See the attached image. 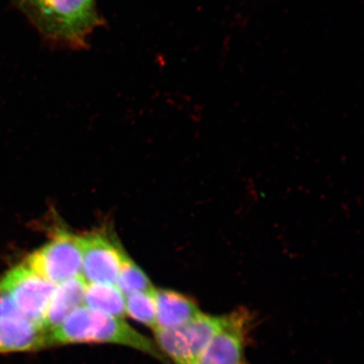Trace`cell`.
<instances>
[{"instance_id":"cell-5","label":"cell","mask_w":364,"mask_h":364,"mask_svg":"<svg viewBox=\"0 0 364 364\" xmlns=\"http://www.w3.org/2000/svg\"><path fill=\"white\" fill-rule=\"evenodd\" d=\"M82 259L80 237L61 232L31 254L25 264L38 276L58 285L81 276Z\"/></svg>"},{"instance_id":"cell-10","label":"cell","mask_w":364,"mask_h":364,"mask_svg":"<svg viewBox=\"0 0 364 364\" xmlns=\"http://www.w3.org/2000/svg\"><path fill=\"white\" fill-rule=\"evenodd\" d=\"M156 330H170L186 324L201 311L193 301L176 291L156 290Z\"/></svg>"},{"instance_id":"cell-4","label":"cell","mask_w":364,"mask_h":364,"mask_svg":"<svg viewBox=\"0 0 364 364\" xmlns=\"http://www.w3.org/2000/svg\"><path fill=\"white\" fill-rule=\"evenodd\" d=\"M56 287L25 263L14 267L0 279V290L10 296L21 315L42 328Z\"/></svg>"},{"instance_id":"cell-8","label":"cell","mask_w":364,"mask_h":364,"mask_svg":"<svg viewBox=\"0 0 364 364\" xmlns=\"http://www.w3.org/2000/svg\"><path fill=\"white\" fill-rule=\"evenodd\" d=\"M48 332L22 316L0 317V353L36 351L48 347Z\"/></svg>"},{"instance_id":"cell-6","label":"cell","mask_w":364,"mask_h":364,"mask_svg":"<svg viewBox=\"0 0 364 364\" xmlns=\"http://www.w3.org/2000/svg\"><path fill=\"white\" fill-rule=\"evenodd\" d=\"M82 272L86 284L115 285L126 255L107 236L90 233L81 236Z\"/></svg>"},{"instance_id":"cell-7","label":"cell","mask_w":364,"mask_h":364,"mask_svg":"<svg viewBox=\"0 0 364 364\" xmlns=\"http://www.w3.org/2000/svg\"><path fill=\"white\" fill-rule=\"evenodd\" d=\"M250 320L247 311L229 314L224 328L213 338L196 364H247L245 348Z\"/></svg>"},{"instance_id":"cell-11","label":"cell","mask_w":364,"mask_h":364,"mask_svg":"<svg viewBox=\"0 0 364 364\" xmlns=\"http://www.w3.org/2000/svg\"><path fill=\"white\" fill-rule=\"evenodd\" d=\"M85 304L114 317L122 318L126 316L125 296L115 285L87 284Z\"/></svg>"},{"instance_id":"cell-13","label":"cell","mask_w":364,"mask_h":364,"mask_svg":"<svg viewBox=\"0 0 364 364\" xmlns=\"http://www.w3.org/2000/svg\"><path fill=\"white\" fill-rule=\"evenodd\" d=\"M156 289L153 292L136 293L126 296V314L134 320L151 327L156 325Z\"/></svg>"},{"instance_id":"cell-9","label":"cell","mask_w":364,"mask_h":364,"mask_svg":"<svg viewBox=\"0 0 364 364\" xmlns=\"http://www.w3.org/2000/svg\"><path fill=\"white\" fill-rule=\"evenodd\" d=\"M86 286L81 276L57 285L43 323L46 331L55 329L71 313L85 306Z\"/></svg>"},{"instance_id":"cell-2","label":"cell","mask_w":364,"mask_h":364,"mask_svg":"<svg viewBox=\"0 0 364 364\" xmlns=\"http://www.w3.org/2000/svg\"><path fill=\"white\" fill-rule=\"evenodd\" d=\"M102 22L97 0H46L31 24L48 42L80 49Z\"/></svg>"},{"instance_id":"cell-1","label":"cell","mask_w":364,"mask_h":364,"mask_svg":"<svg viewBox=\"0 0 364 364\" xmlns=\"http://www.w3.org/2000/svg\"><path fill=\"white\" fill-rule=\"evenodd\" d=\"M48 346L74 343H113L139 350L161 358L156 346L122 318L87 306L71 313L55 329L48 332Z\"/></svg>"},{"instance_id":"cell-3","label":"cell","mask_w":364,"mask_h":364,"mask_svg":"<svg viewBox=\"0 0 364 364\" xmlns=\"http://www.w3.org/2000/svg\"><path fill=\"white\" fill-rule=\"evenodd\" d=\"M229 314L216 316L200 313L174 329L156 330L159 347L175 364H196L209 343L226 325Z\"/></svg>"},{"instance_id":"cell-12","label":"cell","mask_w":364,"mask_h":364,"mask_svg":"<svg viewBox=\"0 0 364 364\" xmlns=\"http://www.w3.org/2000/svg\"><path fill=\"white\" fill-rule=\"evenodd\" d=\"M115 284L125 297L132 294L153 292L156 290L145 273L127 256L122 264Z\"/></svg>"},{"instance_id":"cell-14","label":"cell","mask_w":364,"mask_h":364,"mask_svg":"<svg viewBox=\"0 0 364 364\" xmlns=\"http://www.w3.org/2000/svg\"><path fill=\"white\" fill-rule=\"evenodd\" d=\"M46 0H13L16 7L33 23L43 6Z\"/></svg>"}]
</instances>
